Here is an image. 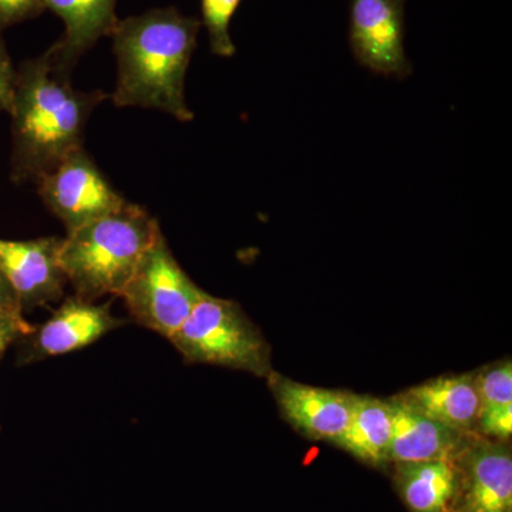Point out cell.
Instances as JSON below:
<instances>
[{
  "instance_id": "1",
  "label": "cell",
  "mask_w": 512,
  "mask_h": 512,
  "mask_svg": "<svg viewBox=\"0 0 512 512\" xmlns=\"http://www.w3.org/2000/svg\"><path fill=\"white\" fill-rule=\"evenodd\" d=\"M57 64L52 49L16 69L12 117L10 180L36 183L43 174L83 147L84 130L94 109L109 94L83 92Z\"/></svg>"
},
{
  "instance_id": "2",
  "label": "cell",
  "mask_w": 512,
  "mask_h": 512,
  "mask_svg": "<svg viewBox=\"0 0 512 512\" xmlns=\"http://www.w3.org/2000/svg\"><path fill=\"white\" fill-rule=\"evenodd\" d=\"M200 26L174 8L119 20L111 32L117 60L114 106L160 110L183 123L194 120L185 76Z\"/></svg>"
},
{
  "instance_id": "3",
  "label": "cell",
  "mask_w": 512,
  "mask_h": 512,
  "mask_svg": "<svg viewBox=\"0 0 512 512\" xmlns=\"http://www.w3.org/2000/svg\"><path fill=\"white\" fill-rule=\"evenodd\" d=\"M160 232L156 218L131 202L67 232L60 247V264L76 296L89 302L106 295L120 296Z\"/></svg>"
},
{
  "instance_id": "4",
  "label": "cell",
  "mask_w": 512,
  "mask_h": 512,
  "mask_svg": "<svg viewBox=\"0 0 512 512\" xmlns=\"http://www.w3.org/2000/svg\"><path fill=\"white\" fill-rule=\"evenodd\" d=\"M187 363H207L259 377L272 373L271 346L237 302L205 293L170 338Z\"/></svg>"
},
{
  "instance_id": "5",
  "label": "cell",
  "mask_w": 512,
  "mask_h": 512,
  "mask_svg": "<svg viewBox=\"0 0 512 512\" xmlns=\"http://www.w3.org/2000/svg\"><path fill=\"white\" fill-rule=\"evenodd\" d=\"M205 293L178 264L161 231L120 296L134 322L170 340Z\"/></svg>"
},
{
  "instance_id": "6",
  "label": "cell",
  "mask_w": 512,
  "mask_h": 512,
  "mask_svg": "<svg viewBox=\"0 0 512 512\" xmlns=\"http://www.w3.org/2000/svg\"><path fill=\"white\" fill-rule=\"evenodd\" d=\"M47 210L67 232L121 210L126 198L111 187L84 147L74 151L35 183Z\"/></svg>"
},
{
  "instance_id": "7",
  "label": "cell",
  "mask_w": 512,
  "mask_h": 512,
  "mask_svg": "<svg viewBox=\"0 0 512 512\" xmlns=\"http://www.w3.org/2000/svg\"><path fill=\"white\" fill-rule=\"evenodd\" d=\"M110 305V302L97 305L79 296L67 298L45 323L33 326L28 335L15 343L16 363L32 365L49 357L76 352L126 325V320L111 313Z\"/></svg>"
},
{
  "instance_id": "8",
  "label": "cell",
  "mask_w": 512,
  "mask_h": 512,
  "mask_svg": "<svg viewBox=\"0 0 512 512\" xmlns=\"http://www.w3.org/2000/svg\"><path fill=\"white\" fill-rule=\"evenodd\" d=\"M406 0H352L349 42L357 62L383 76L412 73L404 49Z\"/></svg>"
},
{
  "instance_id": "9",
  "label": "cell",
  "mask_w": 512,
  "mask_h": 512,
  "mask_svg": "<svg viewBox=\"0 0 512 512\" xmlns=\"http://www.w3.org/2000/svg\"><path fill=\"white\" fill-rule=\"evenodd\" d=\"M62 239H0V272L15 292L23 313L63 298L69 282L60 264Z\"/></svg>"
},
{
  "instance_id": "10",
  "label": "cell",
  "mask_w": 512,
  "mask_h": 512,
  "mask_svg": "<svg viewBox=\"0 0 512 512\" xmlns=\"http://www.w3.org/2000/svg\"><path fill=\"white\" fill-rule=\"evenodd\" d=\"M454 463L458 485L451 511L512 512L510 447L493 441H470Z\"/></svg>"
},
{
  "instance_id": "11",
  "label": "cell",
  "mask_w": 512,
  "mask_h": 512,
  "mask_svg": "<svg viewBox=\"0 0 512 512\" xmlns=\"http://www.w3.org/2000/svg\"><path fill=\"white\" fill-rule=\"evenodd\" d=\"M268 379L279 409L306 436L335 443L348 429L355 394L293 382L274 372Z\"/></svg>"
},
{
  "instance_id": "12",
  "label": "cell",
  "mask_w": 512,
  "mask_h": 512,
  "mask_svg": "<svg viewBox=\"0 0 512 512\" xmlns=\"http://www.w3.org/2000/svg\"><path fill=\"white\" fill-rule=\"evenodd\" d=\"M392 403L394 417L389 461L394 464L456 460L471 441L467 440V433L430 419L399 400L394 399Z\"/></svg>"
},
{
  "instance_id": "13",
  "label": "cell",
  "mask_w": 512,
  "mask_h": 512,
  "mask_svg": "<svg viewBox=\"0 0 512 512\" xmlns=\"http://www.w3.org/2000/svg\"><path fill=\"white\" fill-rule=\"evenodd\" d=\"M119 0H43L63 20L64 36L50 47L57 64L72 73L80 57L111 35L117 25L116 5Z\"/></svg>"
},
{
  "instance_id": "14",
  "label": "cell",
  "mask_w": 512,
  "mask_h": 512,
  "mask_svg": "<svg viewBox=\"0 0 512 512\" xmlns=\"http://www.w3.org/2000/svg\"><path fill=\"white\" fill-rule=\"evenodd\" d=\"M396 400L451 429L468 433L476 427L478 394L473 375L437 377L412 387Z\"/></svg>"
},
{
  "instance_id": "15",
  "label": "cell",
  "mask_w": 512,
  "mask_h": 512,
  "mask_svg": "<svg viewBox=\"0 0 512 512\" xmlns=\"http://www.w3.org/2000/svg\"><path fill=\"white\" fill-rule=\"evenodd\" d=\"M396 487L410 512H450L457 495L454 460L396 463Z\"/></svg>"
},
{
  "instance_id": "16",
  "label": "cell",
  "mask_w": 512,
  "mask_h": 512,
  "mask_svg": "<svg viewBox=\"0 0 512 512\" xmlns=\"http://www.w3.org/2000/svg\"><path fill=\"white\" fill-rule=\"evenodd\" d=\"M393 417L392 402L356 396L348 429L333 444L367 464L380 466L389 461Z\"/></svg>"
},
{
  "instance_id": "17",
  "label": "cell",
  "mask_w": 512,
  "mask_h": 512,
  "mask_svg": "<svg viewBox=\"0 0 512 512\" xmlns=\"http://www.w3.org/2000/svg\"><path fill=\"white\" fill-rule=\"evenodd\" d=\"M476 379L477 423L483 424L504 414H512V366L510 360L484 370Z\"/></svg>"
},
{
  "instance_id": "18",
  "label": "cell",
  "mask_w": 512,
  "mask_h": 512,
  "mask_svg": "<svg viewBox=\"0 0 512 512\" xmlns=\"http://www.w3.org/2000/svg\"><path fill=\"white\" fill-rule=\"evenodd\" d=\"M242 0H201L202 23L210 37L214 55L231 57L235 55V45L229 35V25Z\"/></svg>"
},
{
  "instance_id": "19",
  "label": "cell",
  "mask_w": 512,
  "mask_h": 512,
  "mask_svg": "<svg viewBox=\"0 0 512 512\" xmlns=\"http://www.w3.org/2000/svg\"><path fill=\"white\" fill-rule=\"evenodd\" d=\"M43 9V0H0V30L32 18Z\"/></svg>"
},
{
  "instance_id": "20",
  "label": "cell",
  "mask_w": 512,
  "mask_h": 512,
  "mask_svg": "<svg viewBox=\"0 0 512 512\" xmlns=\"http://www.w3.org/2000/svg\"><path fill=\"white\" fill-rule=\"evenodd\" d=\"M32 329L33 325H30L25 316L0 313V360L3 359L10 346L15 345L23 336L28 335Z\"/></svg>"
},
{
  "instance_id": "21",
  "label": "cell",
  "mask_w": 512,
  "mask_h": 512,
  "mask_svg": "<svg viewBox=\"0 0 512 512\" xmlns=\"http://www.w3.org/2000/svg\"><path fill=\"white\" fill-rule=\"evenodd\" d=\"M16 69L10 62L6 47L0 40V111L9 113L15 92Z\"/></svg>"
},
{
  "instance_id": "22",
  "label": "cell",
  "mask_w": 512,
  "mask_h": 512,
  "mask_svg": "<svg viewBox=\"0 0 512 512\" xmlns=\"http://www.w3.org/2000/svg\"><path fill=\"white\" fill-rule=\"evenodd\" d=\"M0 313H8V315H23L20 308L18 298L12 291L5 276L0 272Z\"/></svg>"
},
{
  "instance_id": "23",
  "label": "cell",
  "mask_w": 512,
  "mask_h": 512,
  "mask_svg": "<svg viewBox=\"0 0 512 512\" xmlns=\"http://www.w3.org/2000/svg\"><path fill=\"white\" fill-rule=\"evenodd\" d=\"M450 512H458V511H450Z\"/></svg>"
}]
</instances>
